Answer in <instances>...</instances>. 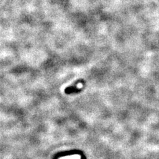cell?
<instances>
[{
	"instance_id": "obj_1",
	"label": "cell",
	"mask_w": 159,
	"mask_h": 159,
	"mask_svg": "<svg viewBox=\"0 0 159 159\" xmlns=\"http://www.w3.org/2000/svg\"><path fill=\"white\" fill-rule=\"evenodd\" d=\"M84 81L83 80H78L74 83L72 86L67 87L65 89H64V92H65V93L66 94H71V93H78L82 91V88H77L79 85H80L81 84H84Z\"/></svg>"
}]
</instances>
